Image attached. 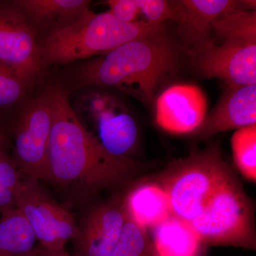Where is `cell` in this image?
Returning <instances> with one entry per match:
<instances>
[{
  "instance_id": "1",
  "label": "cell",
  "mask_w": 256,
  "mask_h": 256,
  "mask_svg": "<svg viewBox=\"0 0 256 256\" xmlns=\"http://www.w3.org/2000/svg\"><path fill=\"white\" fill-rule=\"evenodd\" d=\"M48 164L50 182L86 196L128 184L146 170L144 163L106 150L79 121L60 87L54 90Z\"/></svg>"
},
{
  "instance_id": "2",
  "label": "cell",
  "mask_w": 256,
  "mask_h": 256,
  "mask_svg": "<svg viewBox=\"0 0 256 256\" xmlns=\"http://www.w3.org/2000/svg\"><path fill=\"white\" fill-rule=\"evenodd\" d=\"M176 60L174 48L162 32L128 42L84 64L77 82L82 86L116 88L150 104Z\"/></svg>"
},
{
  "instance_id": "3",
  "label": "cell",
  "mask_w": 256,
  "mask_h": 256,
  "mask_svg": "<svg viewBox=\"0 0 256 256\" xmlns=\"http://www.w3.org/2000/svg\"><path fill=\"white\" fill-rule=\"evenodd\" d=\"M163 28L164 24L152 25L144 20L126 23L109 12L96 14L89 10L40 43L42 66L106 54L128 42L162 33Z\"/></svg>"
},
{
  "instance_id": "4",
  "label": "cell",
  "mask_w": 256,
  "mask_h": 256,
  "mask_svg": "<svg viewBox=\"0 0 256 256\" xmlns=\"http://www.w3.org/2000/svg\"><path fill=\"white\" fill-rule=\"evenodd\" d=\"M233 170L224 159L218 144L194 152L170 164L156 176L169 198L172 215L191 223Z\"/></svg>"
},
{
  "instance_id": "5",
  "label": "cell",
  "mask_w": 256,
  "mask_h": 256,
  "mask_svg": "<svg viewBox=\"0 0 256 256\" xmlns=\"http://www.w3.org/2000/svg\"><path fill=\"white\" fill-rule=\"evenodd\" d=\"M188 225L204 246L256 250L254 207L235 174L217 188Z\"/></svg>"
},
{
  "instance_id": "6",
  "label": "cell",
  "mask_w": 256,
  "mask_h": 256,
  "mask_svg": "<svg viewBox=\"0 0 256 256\" xmlns=\"http://www.w3.org/2000/svg\"><path fill=\"white\" fill-rule=\"evenodd\" d=\"M73 108L82 126L95 131L92 136L106 150L130 158L138 142L137 124L119 99L108 92L92 90L80 96Z\"/></svg>"
},
{
  "instance_id": "7",
  "label": "cell",
  "mask_w": 256,
  "mask_h": 256,
  "mask_svg": "<svg viewBox=\"0 0 256 256\" xmlns=\"http://www.w3.org/2000/svg\"><path fill=\"white\" fill-rule=\"evenodd\" d=\"M54 87L46 88L28 102L14 132V159L28 178L50 182L48 153Z\"/></svg>"
},
{
  "instance_id": "8",
  "label": "cell",
  "mask_w": 256,
  "mask_h": 256,
  "mask_svg": "<svg viewBox=\"0 0 256 256\" xmlns=\"http://www.w3.org/2000/svg\"><path fill=\"white\" fill-rule=\"evenodd\" d=\"M16 207L30 224L42 248L62 250L76 236L78 224L74 215L57 203L35 178L22 180L16 193Z\"/></svg>"
},
{
  "instance_id": "9",
  "label": "cell",
  "mask_w": 256,
  "mask_h": 256,
  "mask_svg": "<svg viewBox=\"0 0 256 256\" xmlns=\"http://www.w3.org/2000/svg\"><path fill=\"white\" fill-rule=\"evenodd\" d=\"M0 62L28 84L43 67L36 30L12 2H0Z\"/></svg>"
},
{
  "instance_id": "10",
  "label": "cell",
  "mask_w": 256,
  "mask_h": 256,
  "mask_svg": "<svg viewBox=\"0 0 256 256\" xmlns=\"http://www.w3.org/2000/svg\"><path fill=\"white\" fill-rule=\"evenodd\" d=\"M127 220L124 193L89 207L82 215L73 239L74 256H111Z\"/></svg>"
},
{
  "instance_id": "11",
  "label": "cell",
  "mask_w": 256,
  "mask_h": 256,
  "mask_svg": "<svg viewBox=\"0 0 256 256\" xmlns=\"http://www.w3.org/2000/svg\"><path fill=\"white\" fill-rule=\"evenodd\" d=\"M190 55L206 78H220L226 86L256 84V42L226 40L216 45L210 40Z\"/></svg>"
},
{
  "instance_id": "12",
  "label": "cell",
  "mask_w": 256,
  "mask_h": 256,
  "mask_svg": "<svg viewBox=\"0 0 256 256\" xmlns=\"http://www.w3.org/2000/svg\"><path fill=\"white\" fill-rule=\"evenodd\" d=\"M206 112V96L200 88L192 84H175L158 98L156 122L168 132L186 134L200 127Z\"/></svg>"
},
{
  "instance_id": "13",
  "label": "cell",
  "mask_w": 256,
  "mask_h": 256,
  "mask_svg": "<svg viewBox=\"0 0 256 256\" xmlns=\"http://www.w3.org/2000/svg\"><path fill=\"white\" fill-rule=\"evenodd\" d=\"M176 12L178 32L192 54L210 41L208 33L216 20L230 13L250 10L245 1L235 0H180L170 1Z\"/></svg>"
},
{
  "instance_id": "14",
  "label": "cell",
  "mask_w": 256,
  "mask_h": 256,
  "mask_svg": "<svg viewBox=\"0 0 256 256\" xmlns=\"http://www.w3.org/2000/svg\"><path fill=\"white\" fill-rule=\"evenodd\" d=\"M256 124V84L226 86L218 104L194 132L207 139L230 130ZM196 133V132H195Z\"/></svg>"
},
{
  "instance_id": "15",
  "label": "cell",
  "mask_w": 256,
  "mask_h": 256,
  "mask_svg": "<svg viewBox=\"0 0 256 256\" xmlns=\"http://www.w3.org/2000/svg\"><path fill=\"white\" fill-rule=\"evenodd\" d=\"M124 204L127 218L146 230L173 216L168 194L156 180L131 185L124 193Z\"/></svg>"
},
{
  "instance_id": "16",
  "label": "cell",
  "mask_w": 256,
  "mask_h": 256,
  "mask_svg": "<svg viewBox=\"0 0 256 256\" xmlns=\"http://www.w3.org/2000/svg\"><path fill=\"white\" fill-rule=\"evenodd\" d=\"M12 2L24 14L32 26L38 25L50 30V34L75 22L90 10L89 6L92 2L88 0H18Z\"/></svg>"
},
{
  "instance_id": "17",
  "label": "cell",
  "mask_w": 256,
  "mask_h": 256,
  "mask_svg": "<svg viewBox=\"0 0 256 256\" xmlns=\"http://www.w3.org/2000/svg\"><path fill=\"white\" fill-rule=\"evenodd\" d=\"M152 230V256H203L204 245L194 230L174 216Z\"/></svg>"
},
{
  "instance_id": "18",
  "label": "cell",
  "mask_w": 256,
  "mask_h": 256,
  "mask_svg": "<svg viewBox=\"0 0 256 256\" xmlns=\"http://www.w3.org/2000/svg\"><path fill=\"white\" fill-rule=\"evenodd\" d=\"M0 256H21L36 248L37 239L18 207L0 214Z\"/></svg>"
},
{
  "instance_id": "19",
  "label": "cell",
  "mask_w": 256,
  "mask_h": 256,
  "mask_svg": "<svg viewBox=\"0 0 256 256\" xmlns=\"http://www.w3.org/2000/svg\"><path fill=\"white\" fill-rule=\"evenodd\" d=\"M20 174L6 136H0V214L16 207V193L22 181Z\"/></svg>"
},
{
  "instance_id": "20",
  "label": "cell",
  "mask_w": 256,
  "mask_h": 256,
  "mask_svg": "<svg viewBox=\"0 0 256 256\" xmlns=\"http://www.w3.org/2000/svg\"><path fill=\"white\" fill-rule=\"evenodd\" d=\"M217 34L226 40L256 42L255 10H242L230 13L212 24Z\"/></svg>"
},
{
  "instance_id": "21",
  "label": "cell",
  "mask_w": 256,
  "mask_h": 256,
  "mask_svg": "<svg viewBox=\"0 0 256 256\" xmlns=\"http://www.w3.org/2000/svg\"><path fill=\"white\" fill-rule=\"evenodd\" d=\"M234 162L242 176L256 181V124L237 130L230 140Z\"/></svg>"
},
{
  "instance_id": "22",
  "label": "cell",
  "mask_w": 256,
  "mask_h": 256,
  "mask_svg": "<svg viewBox=\"0 0 256 256\" xmlns=\"http://www.w3.org/2000/svg\"><path fill=\"white\" fill-rule=\"evenodd\" d=\"M111 256H152V240L148 230L127 218Z\"/></svg>"
},
{
  "instance_id": "23",
  "label": "cell",
  "mask_w": 256,
  "mask_h": 256,
  "mask_svg": "<svg viewBox=\"0 0 256 256\" xmlns=\"http://www.w3.org/2000/svg\"><path fill=\"white\" fill-rule=\"evenodd\" d=\"M28 82L0 62V109L14 106L24 94Z\"/></svg>"
},
{
  "instance_id": "24",
  "label": "cell",
  "mask_w": 256,
  "mask_h": 256,
  "mask_svg": "<svg viewBox=\"0 0 256 256\" xmlns=\"http://www.w3.org/2000/svg\"><path fill=\"white\" fill-rule=\"evenodd\" d=\"M140 15L152 25H163L168 20H176V15L170 1L138 0Z\"/></svg>"
},
{
  "instance_id": "25",
  "label": "cell",
  "mask_w": 256,
  "mask_h": 256,
  "mask_svg": "<svg viewBox=\"0 0 256 256\" xmlns=\"http://www.w3.org/2000/svg\"><path fill=\"white\" fill-rule=\"evenodd\" d=\"M108 6V12L120 21L134 23L139 21L140 15L138 0H109L106 2Z\"/></svg>"
},
{
  "instance_id": "26",
  "label": "cell",
  "mask_w": 256,
  "mask_h": 256,
  "mask_svg": "<svg viewBox=\"0 0 256 256\" xmlns=\"http://www.w3.org/2000/svg\"><path fill=\"white\" fill-rule=\"evenodd\" d=\"M40 252L38 256H70L68 252H66L65 249L62 250H46V249L42 248L38 246Z\"/></svg>"
},
{
  "instance_id": "27",
  "label": "cell",
  "mask_w": 256,
  "mask_h": 256,
  "mask_svg": "<svg viewBox=\"0 0 256 256\" xmlns=\"http://www.w3.org/2000/svg\"><path fill=\"white\" fill-rule=\"evenodd\" d=\"M38 252H40V249H38V245H37L36 248L33 252L21 256H38Z\"/></svg>"
},
{
  "instance_id": "28",
  "label": "cell",
  "mask_w": 256,
  "mask_h": 256,
  "mask_svg": "<svg viewBox=\"0 0 256 256\" xmlns=\"http://www.w3.org/2000/svg\"><path fill=\"white\" fill-rule=\"evenodd\" d=\"M4 133L3 132L1 124H0V136H4Z\"/></svg>"
}]
</instances>
